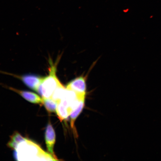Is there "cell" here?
Wrapping results in <instances>:
<instances>
[{
	"label": "cell",
	"mask_w": 161,
	"mask_h": 161,
	"mask_svg": "<svg viewBox=\"0 0 161 161\" xmlns=\"http://www.w3.org/2000/svg\"><path fill=\"white\" fill-rule=\"evenodd\" d=\"M14 156L16 160L19 161L58 160L27 138L18 146L15 150Z\"/></svg>",
	"instance_id": "obj_1"
},
{
	"label": "cell",
	"mask_w": 161,
	"mask_h": 161,
	"mask_svg": "<svg viewBox=\"0 0 161 161\" xmlns=\"http://www.w3.org/2000/svg\"><path fill=\"white\" fill-rule=\"evenodd\" d=\"M49 62V75L43 78L37 92L43 98H51L55 90L62 84L56 75L57 62L53 64L51 59Z\"/></svg>",
	"instance_id": "obj_2"
},
{
	"label": "cell",
	"mask_w": 161,
	"mask_h": 161,
	"mask_svg": "<svg viewBox=\"0 0 161 161\" xmlns=\"http://www.w3.org/2000/svg\"><path fill=\"white\" fill-rule=\"evenodd\" d=\"M66 88L75 92L80 99H85L86 92V78L80 76L75 78L67 84Z\"/></svg>",
	"instance_id": "obj_3"
},
{
	"label": "cell",
	"mask_w": 161,
	"mask_h": 161,
	"mask_svg": "<svg viewBox=\"0 0 161 161\" xmlns=\"http://www.w3.org/2000/svg\"><path fill=\"white\" fill-rule=\"evenodd\" d=\"M45 140L48 152L56 158L54 152V147L56 142V134L55 130L50 122H49L46 127Z\"/></svg>",
	"instance_id": "obj_4"
},
{
	"label": "cell",
	"mask_w": 161,
	"mask_h": 161,
	"mask_svg": "<svg viewBox=\"0 0 161 161\" xmlns=\"http://www.w3.org/2000/svg\"><path fill=\"white\" fill-rule=\"evenodd\" d=\"M18 77L28 87L37 92L43 78V77L33 74L18 76Z\"/></svg>",
	"instance_id": "obj_5"
},
{
	"label": "cell",
	"mask_w": 161,
	"mask_h": 161,
	"mask_svg": "<svg viewBox=\"0 0 161 161\" xmlns=\"http://www.w3.org/2000/svg\"><path fill=\"white\" fill-rule=\"evenodd\" d=\"M56 112L58 118L61 121L66 120L70 116L69 104L64 97L58 103Z\"/></svg>",
	"instance_id": "obj_6"
},
{
	"label": "cell",
	"mask_w": 161,
	"mask_h": 161,
	"mask_svg": "<svg viewBox=\"0 0 161 161\" xmlns=\"http://www.w3.org/2000/svg\"><path fill=\"white\" fill-rule=\"evenodd\" d=\"M9 89L19 94L27 101L35 104H43V99L33 92L9 87Z\"/></svg>",
	"instance_id": "obj_7"
},
{
	"label": "cell",
	"mask_w": 161,
	"mask_h": 161,
	"mask_svg": "<svg viewBox=\"0 0 161 161\" xmlns=\"http://www.w3.org/2000/svg\"><path fill=\"white\" fill-rule=\"evenodd\" d=\"M84 102H85V100L80 101L79 104L72 108L71 112H70V120H71L70 124H71L72 128L73 129L74 128V124H75L76 119L81 113L83 109Z\"/></svg>",
	"instance_id": "obj_8"
},
{
	"label": "cell",
	"mask_w": 161,
	"mask_h": 161,
	"mask_svg": "<svg viewBox=\"0 0 161 161\" xmlns=\"http://www.w3.org/2000/svg\"><path fill=\"white\" fill-rule=\"evenodd\" d=\"M26 139L19 132L15 131L10 137V139L8 143L7 146L9 148L15 150L20 143L23 142Z\"/></svg>",
	"instance_id": "obj_9"
},
{
	"label": "cell",
	"mask_w": 161,
	"mask_h": 161,
	"mask_svg": "<svg viewBox=\"0 0 161 161\" xmlns=\"http://www.w3.org/2000/svg\"><path fill=\"white\" fill-rule=\"evenodd\" d=\"M43 104L45 106L46 110L49 113L56 112L58 103L52 98H43Z\"/></svg>",
	"instance_id": "obj_10"
},
{
	"label": "cell",
	"mask_w": 161,
	"mask_h": 161,
	"mask_svg": "<svg viewBox=\"0 0 161 161\" xmlns=\"http://www.w3.org/2000/svg\"><path fill=\"white\" fill-rule=\"evenodd\" d=\"M66 91V88L61 84L54 92L51 98L58 103L65 95Z\"/></svg>",
	"instance_id": "obj_11"
}]
</instances>
